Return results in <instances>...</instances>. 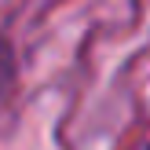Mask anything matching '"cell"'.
<instances>
[{
  "label": "cell",
  "instance_id": "cell-1",
  "mask_svg": "<svg viewBox=\"0 0 150 150\" xmlns=\"http://www.w3.org/2000/svg\"><path fill=\"white\" fill-rule=\"evenodd\" d=\"M15 84H18V59H15L11 40H4V37H0V103L11 99Z\"/></svg>",
  "mask_w": 150,
  "mask_h": 150
}]
</instances>
